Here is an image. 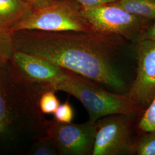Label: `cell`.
I'll list each match as a JSON object with an SVG mask.
<instances>
[{
    "label": "cell",
    "mask_w": 155,
    "mask_h": 155,
    "mask_svg": "<svg viewBox=\"0 0 155 155\" xmlns=\"http://www.w3.org/2000/svg\"><path fill=\"white\" fill-rule=\"evenodd\" d=\"M77 1L84 8L94 7L98 6L104 5L107 4L113 3L116 0H74Z\"/></svg>",
    "instance_id": "19"
},
{
    "label": "cell",
    "mask_w": 155,
    "mask_h": 155,
    "mask_svg": "<svg viewBox=\"0 0 155 155\" xmlns=\"http://www.w3.org/2000/svg\"><path fill=\"white\" fill-rule=\"evenodd\" d=\"M32 10L38 9L51 5L57 0H24Z\"/></svg>",
    "instance_id": "18"
},
{
    "label": "cell",
    "mask_w": 155,
    "mask_h": 155,
    "mask_svg": "<svg viewBox=\"0 0 155 155\" xmlns=\"http://www.w3.org/2000/svg\"><path fill=\"white\" fill-rule=\"evenodd\" d=\"M137 128L141 133L155 131V96L143 112L137 124Z\"/></svg>",
    "instance_id": "14"
},
{
    "label": "cell",
    "mask_w": 155,
    "mask_h": 155,
    "mask_svg": "<svg viewBox=\"0 0 155 155\" xmlns=\"http://www.w3.org/2000/svg\"><path fill=\"white\" fill-rule=\"evenodd\" d=\"M37 30L47 32H94L90 25L71 4L57 0L43 8L31 10L9 31Z\"/></svg>",
    "instance_id": "4"
},
{
    "label": "cell",
    "mask_w": 155,
    "mask_h": 155,
    "mask_svg": "<svg viewBox=\"0 0 155 155\" xmlns=\"http://www.w3.org/2000/svg\"><path fill=\"white\" fill-rule=\"evenodd\" d=\"M43 86L24 75L11 61L0 66V145L13 146L24 139L45 135L39 100Z\"/></svg>",
    "instance_id": "2"
},
{
    "label": "cell",
    "mask_w": 155,
    "mask_h": 155,
    "mask_svg": "<svg viewBox=\"0 0 155 155\" xmlns=\"http://www.w3.org/2000/svg\"><path fill=\"white\" fill-rule=\"evenodd\" d=\"M55 91L66 92L79 101L88 113V121L92 123L114 114L133 116L141 113L127 93L112 92L68 70L66 77L56 87Z\"/></svg>",
    "instance_id": "3"
},
{
    "label": "cell",
    "mask_w": 155,
    "mask_h": 155,
    "mask_svg": "<svg viewBox=\"0 0 155 155\" xmlns=\"http://www.w3.org/2000/svg\"><path fill=\"white\" fill-rule=\"evenodd\" d=\"M132 116L114 114L97 120L92 155H131L133 124Z\"/></svg>",
    "instance_id": "7"
},
{
    "label": "cell",
    "mask_w": 155,
    "mask_h": 155,
    "mask_svg": "<svg viewBox=\"0 0 155 155\" xmlns=\"http://www.w3.org/2000/svg\"><path fill=\"white\" fill-rule=\"evenodd\" d=\"M131 147V155H155V131L141 133Z\"/></svg>",
    "instance_id": "12"
},
{
    "label": "cell",
    "mask_w": 155,
    "mask_h": 155,
    "mask_svg": "<svg viewBox=\"0 0 155 155\" xmlns=\"http://www.w3.org/2000/svg\"><path fill=\"white\" fill-rule=\"evenodd\" d=\"M11 61L28 79L54 91L68 72L66 69L43 59L18 51H15Z\"/></svg>",
    "instance_id": "9"
},
{
    "label": "cell",
    "mask_w": 155,
    "mask_h": 155,
    "mask_svg": "<svg viewBox=\"0 0 155 155\" xmlns=\"http://www.w3.org/2000/svg\"><path fill=\"white\" fill-rule=\"evenodd\" d=\"M117 5L133 15L150 20L155 18V0H120Z\"/></svg>",
    "instance_id": "11"
},
{
    "label": "cell",
    "mask_w": 155,
    "mask_h": 155,
    "mask_svg": "<svg viewBox=\"0 0 155 155\" xmlns=\"http://www.w3.org/2000/svg\"><path fill=\"white\" fill-rule=\"evenodd\" d=\"M31 152L35 155H59L55 146L45 135L38 139L33 145Z\"/></svg>",
    "instance_id": "16"
},
{
    "label": "cell",
    "mask_w": 155,
    "mask_h": 155,
    "mask_svg": "<svg viewBox=\"0 0 155 155\" xmlns=\"http://www.w3.org/2000/svg\"><path fill=\"white\" fill-rule=\"evenodd\" d=\"M31 10L24 0H0V28L9 31Z\"/></svg>",
    "instance_id": "10"
},
{
    "label": "cell",
    "mask_w": 155,
    "mask_h": 155,
    "mask_svg": "<svg viewBox=\"0 0 155 155\" xmlns=\"http://www.w3.org/2000/svg\"><path fill=\"white\" fill-rule=\"evenodd\" d=\"M96 125L89 121L82 124L47 120L45 136L55 146L59 155H90L94 149Z\"/></svg>",
    "instance_id": "6"
},
{
    "label": "cell",
    "mask_w": 155,
    "mask_h": 155,
    "mask_svg": "<svg viewBox=\"0 0 155 155\" xmlns=\"http://www.w3.org/2000/svg\"><path fill=\"white\" fill-rule=\"evenodd\" d=\"M141 39H149L152 40H155V21L144 32L140 40Z\"/></svg>",
    "instance_id": "20"
},
{
    "label": "cell",
    "mask_w": 155,
    "mask_h": 155,
    "mask_svg": "<svg viewBox=\"0 0 155 155\" xmlns=\"http://www.w3.org/2000/svg\"><path fill=\"white\" fill-rule=\"evenodd\" d=\"M15 51L37 56L117 93L127 84L117 64L121 37L95 32L21 30L12 33Z\"/></svg>",
    "instance_id": "1"
},
{
    "label": "cell",
    "mask_w": 155,
    "mask_h": 155,
    "mask_svg": "<svg viewBox=\"0 0 155 155\" xmlns=\"http://www.w3.org/2000/svg\"><path fill=\"white\" fill-rule=\"evenodd\" d=\"M137 43L136 75L127 94L143 113L155 96V40Z\"/></svg>",
    "instance_id": "8"
},
{
    "label": "cell",
    "mask_w": 155,
    "mask_h": 155,
    "mask_svg": "<svg viewBox=\"0 0 155 155\" xmlns=\"http://www.w3.org/2000/svg\"><path fill=\"white\" fill-rule=\"evenodd\" d=\"M54 118L57 121L63 123L72 122L74 117V111L68 100L60 104L54 113Z\"/></svg>",
    "instance_id": "17"
},
{
    "label": "cell",
    "mask_w": 155,
    "mask_h": 155,
    "mask_svg": "<svg viewBox=\"0 0 155 155\" xmlns=\"http://www.w3.org/2000/svg\"><path fill=\"white\" fill-rule=\"evenodd\" d=\"M15 51L12 33L0 28V66L11 61Z\"/></svg>",
    "instance_id": "13"
},
{
    "label": "cell",
    "mask_w": 155,
    "mask_h": 155,
    "mask_svg": "<svg viewBox=\"0 0 155 155\" xmlns=\"http://www.w3.org/2000/svg\"><path fill=\"white\" fill-rule=\"evenodd\" d=\"M80 12L95 32L136 41L151 25L150 20L132 15L118 5L84 7Z\"/></svg>",
    "instance_id": "5"
},
{
    "label": "cell",
    "mask_w": 155,
    "mask_h": 155,
    "mask_svg": "<svg viewBox=\"0 0 155 155\" xmlns=\"http://www.w3.org/2000/svg\"><path fill=\"white\" fill-rule=\"evenodd\" d=\"M55 92L52 90H47L41 94L39 100V106L43 114H54L60 105Z\"/></svg>",
    "instance_id": "15"
}]
</instances>
